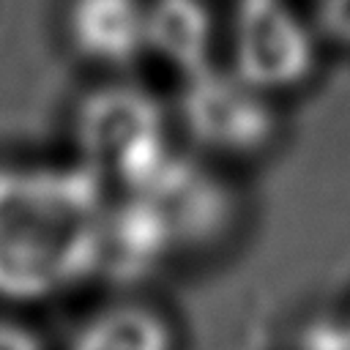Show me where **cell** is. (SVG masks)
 <instances>
[{"instance_id": "1", "label": "cell", "mask_w": 350, "mask_h": 350, "mask_svg": "<svg viewBox=\"0 0 350 350\" xmlns=\"http://www.w3.org/2000/svg\"><path fill=\"white\" fill-rule=\"evenodd\" d=\"M109 202L79 167H0V301L33 304L98 271Z\"/></svg>"}, {"instance_id": "2", "label": "cell", "mask_w": 350, "mask_h": 350, "mask_svg": "<svg viewBox=\"0 0 350 350\" xmlns=\"http://www.w3.org/2000/svg\"><path fill=\"white\" fill-rule=\"evenodd\" d=\"M77 142L88 170L101 180L118 178L129 189L170 156L159 104L129 85L96 90L82 104L77 115Z\"/></svg>"}, {"instance_id": "3", "label": "cell", "mask_w": 350, "mask_h": 350, "mask_svg": "<svg viewBox=\"0 0 350 350\" xmlns=\"http://www.w3.org/2000/svg\"><path fill=\"white\" fill-rule=\"evenodd\" d=\"M183 120L191 137L208 150L252 153L273 134V109L268 93L243 79L235 68L221 71L213 63L186 74Z\"/></svg>"}, {"instance_id": "4", "label": "cell", "mask_w": 350, "mask_h": 350, "mask_svg": "<svg viewBox=\"0 0 350 350\" xmlns=\"http://www.w3.org/2000/svg\"><path fill=\"white\" fill-rule=\"evenodd\" d=\"M230 46L232 68L265 93L298 85L314 66V33L284 0H241Z\"/></svg>"}, {"instance_id": "5", "label": "cell", "mask_w": 350, "mask_h": 350, "mask_svg": "<svg viewBox=\"0 0 350 350\" xmlns=\"http://www.w3.org/2000/svg\"><path fill=\"white\" fill-rule=\"evenodd\" d=\"M66 27L82 57L129 66L148 52V0H71Z\"/></svg>"}, {"instance_id": "6", "label": "cell", "mask_w": 350, "mask_h": 350, "mask_svg": "<svg viewBox=\"0 0 350 350\" xmlns=\"http://www.w3.org/2000/svg\"><path fill=\"white\" fill-rule=\"evenodd\" d=\"M213 22L202 0H150L148 52L167 66L194 74L211 63Z\"/></svg>"}, {"instance_id": "7", "label": "cell", "mask_w": 350, "mask_h": 350, "mask_svg": "<svg viewBox=\"0 0 350 350\" xmlns=\"http://www.w3.org/2000/svg\"><path fill=\"white\" fill-rule=\"evenodd\" d=\"M68 350H172V334L159 312L112 304L79 325Z\"/></svg>"}, {"instance_id": "8", "label": "cell", "mask_w": 350, "mask_h": 350, "mask_svg": "<svg viewBox=\"0 0 350 350\" xmlns=\"http://www.w3.org/2000/svg\"><path fill=\"white\" fill-rule=\"evenodd\" d=\"M320 22L339 44L350 46V0H323Z\"/></svg>"}, {"instance_id": "9", "label": "cell", "mask_w": 350, "mask_h": 350, "mask_svg": "<svg viewBox=\"0 0 350 350\" xmlns=\"http://www.w3.org/2000/svg\"><path fill=\"white\" fill-rule=\"evenodd\" d=\"M0 350H38V342L30 331L14 323H0Z\"/></svg>"}, {"instance_id": "10", "label": "cell", "mask_w": 350, "mask_h": 350, "mask_svg": "<svg viewBox=\"0 0 350 350\" xmlns=\"http://www.w3.org/2000/svg\"><path fill=\"white\" fill-rule=\"evenodd\" d=\"M345 325H347V334H350V320H345Z\"/></svg>"}]
</instances>
